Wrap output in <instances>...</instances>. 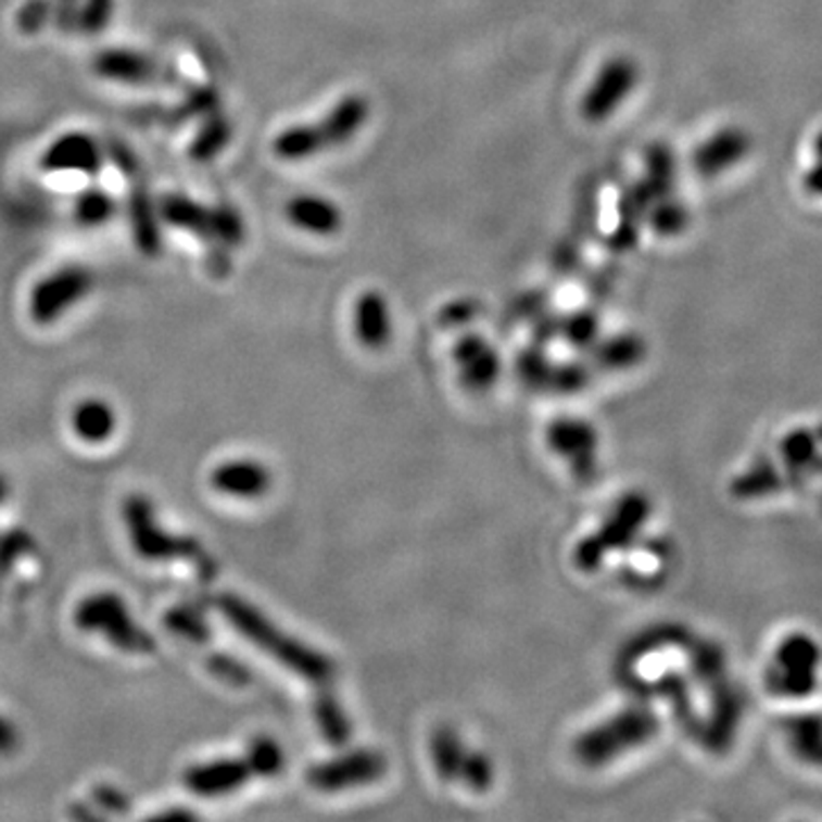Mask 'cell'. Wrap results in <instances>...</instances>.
Masks as SVG:
<instances>
[{"label": "cell", "mask_w": 822, "mask_h": 822, "mask_svg": "<svg viewBox=\"0 0 822 822\" xmlns=\"http://www.w3.org/2000/svg\"><path fill=\"white\" fill-rule=\"evenodd\" d=\"M165 627L174 635H179V637L194 642V644H206L211 640V627H208L206 617L199 612L194 606H188V604L174 606L172 610H167Z\"/></svg>", "instance_id": "d4e9b609"}, {"label": "cell", "mask_w": 822, "mask_h": 822, "mask_svg": "<svg viewBox=\"0 0 822 822\" xmlns=\"http://www.w3.org/2000/svg\"><path fill=\"white\" fill-rule=\"evenodd\" d=\"M219 97L213 90V87H197L192 90L181 108L184 117H202V115H213L219 113Z\"/></svg>", "instance_id": "836d02e7"}, {"label": "cell", "mask_w": 822, "mask_h": 822, "mask_svg": "<svg viewBox=\"0 0 822 822\" xmlns=\"http://www.w3.org/2000/svg\"><path fill=\"white\" fill-rule=\"evenodd\" d=\"M211 486L222 496L254 501L270 492L273 476L261 461L231 459L215 466L211 473Z\"/></svg>", "instance_id": "8fae6325"}, {"label": "cell", "mask_w": 822, "mask_h": 822, "mask_svg": "<svg viewBox=\"0 0 822 822\" xmlns=\"http://www.w3.org/2000/svg\"><path fill=\"white\" fill-rule=\"evenodd\" d=\"M430 754H432L434 770H437L441 780H446V782L457 780L459 766H461V759H464L466 751H464L459 736L451 726L443 724V726L434 729L432 741H430Z\"/></svg>", "instance_id": "7402d4cb"}, {"label": "cell", "mask_w": 822, "mask_h": 822, "mask_svg": "<svg viewBox=\"0 0 822 822\" xmlns=\"http://www.w3.org/2000/svg\"><path fill=\"white\" fill-rule=\"evenodd\" d=\"M548 443L565 461L579 484H592L598 473L596 464V432L579 418H558L548 426Z\"/></svg>", "instance_id": "9c48e42d"}, {"label": "cell", "mask_w": 822, "mask_h": 822, "mask_svg": "<svg viewBox=\"0 0 822 822\" xmlns=\"http://www.w3.org/2000/svg\"><path fill=\"white\" fill-rule=\"evenodd\" d=\"M115 211H117L115 199L103 190L92 188L78 194L76 206H74V217L83 227H101L115 215Z\"/></svg>", "instance_id": "484cf974"}, {"label": "cell", "mask_w": 822, "mask_h": 822, "mask_svg": "<svg viewBox=\"0 0 822 822\" xmlns=\"http://www.w3.org/2000/svg\"><path fill=\"white\" fill-rule=\"evenodd\" d=\"M658 729V718L649 708H627L624 713L615 716L606 724H598L592 731L583 733L576 741V757L581 763L594 768L612 761L619 754H624L642 743H647Z\"/></svg>", "instance_id": "277c9868"}, {"label": "cell", "mask_w": 822, "mask_h": 822, "mask_svg": "<svg viewBox=\"0 0 822 822\" xmlns=\"http://www.w3.org/2000/svg\"><path fill=\"white\" fill-rule=\"evenodd\" d=\"M457 776H459V780H464L466 786H469L471 791L484 793L489 786H492L494 770H492V763H489L484 754L476 751V754H464Z\"/></svg>", "instance_id": "4dcf8cb0"}, {"label": "cell", "mask_w": 822, "mask_h": 822, "mask_svg": "<svg viewBox=\"0 0 822 822\" xmlns=\"http://www.w3.org/2000/svg\"><path fill=\"white\" fill-rule=\"evenodd\" d=\"M215 608L225 615V619L240 635L248 637L256 649L283 665L286 670L318 685L334 679V662H331L329 656L308 647V644L300 642L298 637L283 633L258 608L244 602L242 596L219 594L215 598Z\"/></svg>", "instance_id": "6da1fadb"}, {"label": "cell", "mask_w": 822, "mask_h": 822, "mask_svg": "<svg viewBox=\"0 0 822 822\" xmlns=\"http://www.w3.org/2000/svg\"><path fill=\"white\" fill-rule=\"evenodd\" d=\"M455 362L461 368V380L471 391H486L501 370L496 350L480 337H464L455 345Z\"/></svg>", "instance_id": "5bb4252c"}, {"label": "cell", "mask_w": 822, "mask_h": 822, "mask_svg": "<svg viewBox=\"0 0 822 822\" xmlns=\"http://www.w3.org/2000/svg\"><path fill=\"white\" fill-rule=\"evenodd\" d=\"M72 428L87 443H103L117 430V414L105 400H83L72 414Z\"/></svg>", "instance_id": "ffe728a7"}, {"label": "cell", "mask_w": 822, "mask_h": 822, "mask_svg": "<svg viewBox=\"0 0 822 822\" xmlns=\"http://www.w3.org/2000/svg\"><path fill=\"white\" fill-rule=\"evenodd\" d=\"M387 772V759L380 751H350L343 757L318 763L308 770L306 780L316 791L339 793L377 782Z\"/></svg>", "instance_id": "ba28073f"}, {"label": "cell", "mask_w": 822, "mask_h": 822, "mask_svg": "<svg viewBox=\"0 0 822 822\" xmlns=\"http://www.w3.org/2000/svg\"><path fill=\"white\" fill-rule=\"evenodd\" d=\"M273 149L281 161H306L325 151L314 124H300V126L286 128L277 136Z\"/></svg>", "instance_id": "44dd1931"}, {"label": "cell", "mask_w": 822, "mask_h": 822, "mask_svg": "<svg viewBox=\"0 0 822 822\" xmlns=\"http://www.w3.org/2000/svg\"><path fill=\"white\" fill-rule=\"evenodd\" d=\"M565 334L573 345H590L596 337V318L590 314H579L569 318Z\"/></svg>", "instance_id": "e575fe53"}, {"label": "cell", "mask_w": 822, "mask_h": 822, "mask_svg": "<svg viewBox=\"0 0 822 822\" xmlns=\"http://www.w3.org/2000/svg\"><path fill=\"white\" fill-rule=\"evenodd\" d=\"M244 240V225L240 215L229 206L213 208V242L217 248H238Z\"/></svg>", "instance_id": "f1b7e54d"}, {"label": "cell", "mask_w": 822, "mask_h": 822, "mask_svg": "<svg viewBox=\"0 0 822 822\" xmlns=\"http://www.w3.org/2000/svg\"><path fill=\"white\" fill-rule=\"evenodd\" d=\"M683 213L679 206H658L652 215V225L660 233H674L683 227Z\"/></svg>", "instance_id": "d590c367"}, {"label": "cell", "mask_w": 822, "mask_h": 822, "mask_svg": "<svg viewBox=\"0 0 822 822\" xmlns=\"http://www.w3.org/2000/svg\"><path fill=\"white\" fill-rule=\"evenodd\" d=\"M206 668L217 681L227 683V685L244 687V685L252 683V672H250L248 665H242L240 660L231 658L229 654H208Z\"/></svg>", "instance_id": "f546056e"}, {"label": "cell", "mask_w": 822, "mask_h": 822, "mask_svg": "<svg viewBox=\"0 0 822 822\" xmlns=\"http://www.w3.org/2000/svg\"><path fill=\"white\" fill-rule=\"evenodd\" d=\"M391 311L389 302L377 293H364L354 304V331L368 350H382L391 341Z\"/></svg>", "instance_id": "2e32d148"}, {"label": "cell", "mask_w": 822, "mask_h": 822, "mask_svg": "<svg viewBox=\"0 0 822 822\" xmlns=\"http://www.w3.org/2000/svg\"><path fill=\"white\" fill-rule=\"evenodd\" d=\"M94 72L108 80L142 85L155 78V62L138 51L110 49L94 58Z\"/></svg>", "instance_id": "ac0fdd59"}, {"label": "cell", "mask_w": 822, "mask_h": 822, "mask_svg": "<svg viewBox=\"0 0 822 822\" xmlns=\"http://www.w3.org/2000/svg\"><path fill=\"white\" fill-rule=\"evenodd\" d=\"M231 136H233V130H231L229 119L222 117L219 113H213L208 115L202 130L194 136L190 144V155L199 163H208L215 159V155H219L227 149V144L231 142Z\"/></svg>", "instance_id": "603a6c76"}, {"label": "cell", "mask_w": 822, "mask_h": 822, "mask_svg": "<svg viewBox=\"0 0 822 822\" xmlns=\"http://www.w3.org/2000/svg\"><path fill=\"white\" fill-rule=\"evenodd\" d=\"M97 799H99V807H105V809H110V811H124L126 809V799H124V795L117 791V788H113V786H105V788H99L97 793Z\"/></svg>", "instance_id": "ab89813d"}, {"label": "cell", "mask_w": 822, "mask_h": 822, "mask_svg": "<svg viewBox=\"0 0 822 822\" xmlns=\"http://www.w3.org/2000/svg\"><path fill=\"white\" fill-rule=\"evenodd\" d=\"M103 163V153L99 144L85 136V132H69L62 136L51 149L43 153L41 165L47 172H83L97 174Z\"/></svg>", "instance_id": "4fadbf2b"}, {"label": "cell", "mask_w": 822, "mask_h": 822, "mask_svg": "<svg viewBox=\"0 0 822 822\" xmlns=\"http://www.w3.org/2000/svg\"><path fill=\"white\" fill-rule=\"evenodd\" d=\"M314 713L323 736L331 745H343L345 741H350V720L334 695L320 693L314 704Z\"/></svg>", "instance_id": "cb8c5ba5"}, {"label": "cell", "mask_w": 822, "mask_h": 822, "mask_svg": "<svg viewBox=\"0 0 822 822\" xmlns=\"http://www.w3.org/2000/svg\"><path fill=\"white\" fill-rule=\"evenodd\" d=\"M74 621L80 631L99 633L126 654L155 652V637L132 619L126 602L115 592L85 596L74 610Z\"/></svg>", "instance_id": "3957f363"}, {"label": "cell", "mask_w": 822, "mask_h": 822, "mask_svg": "<svg viewBox=\"0 0 822 822\" xmlns=\"http://www.w3.org/2000/svg\"><path fill=\"white\" fill-rule=\"evenodd\" d=\"M244 754L250 757L256 776H275L283 768V751L268 736H261V738L252 741V745L248 747V751H244Z\"/></svg>", "instance_id": "83f0119b"}, {"label": "cell", "mask_w": 822, "mask_h": 822, "mask_svg": "<svg viewBox=\"0 0 822 822\" xmlns=\"http://www.w3.org/2000/svg\"><path fill=\"white\" fill-rule=\"evenodd\" d=\"M122 517L126 523V532L130 538L132 551H136L142 560L149 562H172V560H188L194 565L197 573L202 579H213L215 576V562L211 555L204 551L194 538L186 535H172L165 530L159 519H155V509L149 498L136 494L128 496L122 507Z\"/></svg>", "instance_id": "7a4b0ae2"}, {"label": "cell", "mask_w": 822, "mask_h": 822, "mask_svg": "<svg viewBox=\"0 0 822 822\" xmlns=\"http://www.w3.org/2000/svg\"><path fill=\"white\" fill-rule=\"evenodd\" d=\"M161 215L167 225L190 231L204 242H213V208L197 204L184 194H169L163 199Z\"/></svg>", "instance_id": "d6986e66"}, {"label": "cell", "mask_w": 822, "mask_h": 822, "mask_svg": "<svg viewBox=\"0 0 822 822\" xmlns=\"http://www.w3.org/2000/svg\"><path fill=\"white\" fill-rule=\"evenodd\" d=\"M644 357V343L637 337H617L596 350V362L606 368H631Z\"/></svg>", "instance_id": "4316f807"}, {"label": "cell", "mask_w": 822, "mask_h": 822, "mask_svg": "<svg viewBox=\"0 0 822 822\" xmlns=\"http://www.w3.org/2000/svg\"><path fill=\"white\" fill-rule=\"evenodd\" d=\"M51 16H53V5L49 3V0H28V3L16 14V26L24 35H35L49 24Z\"/></svg>", "instance_id": "d6a6232c"}, {"label": "cell", "mask_w": 822, "mask_h": 822, "mask_svg": "<svg viewBox=\"0 0 822 822\" xmlns=\"http://www.w3.org/2000/svg\"><path fill=\"white\" fill-rule=\"evenodd\" d=\"M115 12V0H85L78 12L76 26L83 33H101Z\"/></svg>", "instance_id": "1f68e13d"}, {"label": "cell", "mask_w": 822, "mask_h": 822, "mask_svg": "<svg viewBox=\"0 0 822 822\" xmlns=\"http://www.w3.org/2000/svg\"><path fill=\"white\" fill-rule=\"evenodd\" d=\"M649 517V501L640 492H631L615 507L612 517L596 535L583 540L576 548V565L583 571H596L606 555L615 548H624L637 535V530Z\"/></svg>", "instance_id": "5b68a950"}, {"label": "cell", "mask_w": 822, "mask_h": 822, "mask_svg": "<svg viewBox=\"0 0 822 822\" xmlns=\"http://www.w3.org/2000/svg\"><path fill=\"white\" fill-rule=\"evenodd\" d=\"M18 743H21V738H18V731L14 729V724L0 716V757H10V754H14Z\"/></svg>", "instance_id": "f35d334b"}, {"label": "cell", "mask_w": 822, "mask_h": 822, "mask_svg": "<svg viewBox=\"0 0 822 822\" xmlns=\"http://www.w3.org/2000/svg\"><path fill=\"white\" fill-rule=\"evenodd\" d=\"M286 217L298 229L316 236H334L343 229L341 208L331 199L318 194L293 197L286 206Z\"/></svg>", "instance_id": "9a60e30c"}, {"label": "cell", "mask_w": 822, "mask_h": 822, "mask_svg": "<svg viewBox=\"0 0 822 822\" xmlns=\"http://www.w3.org/2000/svg\"><path fill=\"white\" fill-rule=\"evenodd\" d=\"M252 776H256V772L244 754L240 759H217L190 766L184 774V784L199 797H222L242 788Z\"/></svg>", "instance_id": "30bf717a"}, {"label": "cell", "mask_w": 822, "mask_h": 822, "mask_svg": "<svg viewBox=\"0 0 822 822\" xmlns=\"http://www.w3.org/2000/svg\"><path fill=\"white\" fill-rule=\"evenodd\" d=\"M78 12H80V0H55L53 5V21L58 24L60 30H72L76 26L78 21Z\"/></svg>", "instance_id": "8d00e7d4"}, {"label": "cell", "mask_w": 822, "mask_h": 822, "mask_svg": "<svg viewBox=\"0 0 822 822\" xmlns=\"http://www.w3.org/2000/svg\"><path fill=\"white\" fill-rule=\"evenodd\" d=\"M94 275L80 268V265H69L62 268L47 279H41L30 293V316L39 325L55 323L64 311L78 304L87 293L92 291Z\"/></svg>", "instance_id": "8992f818"}, {"label": "cell", "mask_w": 822, "mask_h": 822, "mask_svg": "<svg viewBox=\"0 0 822 822\" xmlns=\"http://www.w3.org/2000/svg\"><path fill=\"white\" fill-rule=\"evenodd\" d=\"M128 215H130V229L136 244L144 256H159L163 240H161V227L159 215H155L151 194L144 184H136L128 194Z\"/></svg>", "instance_id": "e0dca14e"}, {"label": "cell", "mask_w": 822, "mask_h": 822, "mask_svg": "<svg viewBox=\"0 0 822 822\" xmlns=\"http://www.w3.org/2000/svg\"><path fill=\"white\" fill-rule=\"evenodd\" d=\"M368 117H370L368 99H364L359 94H352V97L341 99L314 126H316L320 142L327 151V149H337V147H343L350 140H354V136H357V132L366 126Z\"/></svg>", "instance_id": "7c38bea8"}, {"label": "cell", "mask_w": 822, "mask_h": 822, "mask_svg": "<svg viewBox=\"0 0 822 822\" xmlns=\"http://www.w3.org/2000/svg\"><path fill=\"white\" fill-rule=\"evenodd\" d=\"M110 155H113L115 165L124 172V176L136 179L138 172H140V163L136 159V153H132L126 144H113V147H110Z\"/></svg>", "instance_id": "74e56055"}, {"label": "cell", "mask_w": 822, "mask_h": 822, "mask_svg": "<svg viewBox=\"0 0 822 822\" xmlns=\"http://www.w3.org/2000/svg\"><path fill=\"white\" fill-rule=\"evenodd\" d=\"M640 80L637 64L631 58H615L602 66V72L590 85L583 97L581 113L587 122L598 124L606 122L617 113V108L624 103Z\"/></svg>", "instance_id": "52a82bcc"}, {"label": "cell", "mask_w": 822, "mask_h": 822, "mask_svg": "<svg viewBox=\"0 0 822 822\" xmlns=\"http://www.w3.org/2000/svg\"><path fill=\"white\" fill-rule=\"evenodd\" d=\"M8 494H10V482L3 473H0V503L8 501Z\"/></svg>", "instance_id": "60d3db41"}]
</instances>
